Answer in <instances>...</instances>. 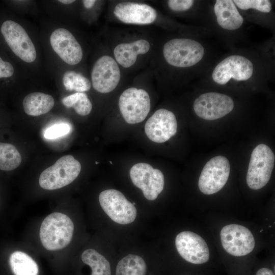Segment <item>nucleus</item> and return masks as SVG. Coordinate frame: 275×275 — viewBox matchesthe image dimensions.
Returning a JSON list of instances; mask_svg holds the SVG:
<instances>
[{"label": "nucleus", "mask_w": 275, "mask_h": 275, "mask_svg": "<svg viewBox=\"0 0 275 275\" xmlns=\"http://www.w3.org/2000/svg\"><path fill=\"white\" fill-rule=\"evenodd\" d=\"M74 224L65 214L54 212L46 216L42 223L39 236L43 246L47 250H60L70 242Z\"/></svg>", "instance_id": "obj_4"}, {"label": "nucleus", "mask_w": 275, "mask_h": 275, "mask_svg": "<svg viewBox=\"0 0 275 275\" xmlns=\"http://www.w3.org/2000/svg\"><path fill=\"white\" fill-rule=\"evenodd\" d=\"M256 275H274L272 271L267 268H262L258 270Z\"/></svg>", "instance_id": "obj_30"}, {"label": "nucleus", "mask_w": 275, "mask_h": 275, "mask_svg": "<svg viewBox=\"0 0 275 275\" xmlns=\"http://www.w3.org/2000/svg\"><path fill=\"white\" fill-rule=\"evenodd\" d=\"M205 22L229 45L243 38L245 18L232 0H216L208 5Z\"/></svg>", "instance_id": "obj_3"}, {"label": "nucleus", "mask_w": 275, "mask_h": 275, "mask_svg": "<svg viewBox=\"0 0 275 275\" xmlns=\"http://www.w3.org/2000/svg\"><path fill=\"white\" fill-rule=\"evenodd\" d=\"M274 154L266 145L261 144L253 150L246 174V183L252 189L258 190L268 182L273 171Z\"/></svg>", "instance_id": "obj_6"}, {"label": "nucleus", "mask_w": 275, "mask_h": 275, "mask_svg": "<svg viewBox=\"0 0 275 275\" xmlns=\"http://www.w3.org/2000/svg\"><path fill=\"white\" fill-rule=\"evenodd\" d=\"M50 43L54 51L66 63L74 65L82 60V48L68 30L60 28L54 30L50 36Z\"/></svg>", "instance_id": "obj_17"}, {"label": "nucleus", "mask_w": 275, "mask_h": 275, "mask_svg": "<svg viewBox=\"0 0 275 275\" xmlns=\"http://www.w3.org/2000/svg\"><path fill=\"white\" fill-rule=\"evenodd\" d=\"M272 73V57L266 50L233 48L211 64L203 80L220 87L248 85L269 80Z\"/></svg>", "instance_id": "obj_1"}, {"label": "nucleus", "mask_w": 275, "mask_h": 275, "mask_svg": "<svg viewBox=\"0 0 275 275\" xmlns=\"http://www.w3.org/2000/svg\"><path fill=\"white\" fill-rule=\"evenodd\" d=\"M202 35L171 39L164 43L162 56L170 67L189 71L191 75H203L213 63L212 51Z\"/></svg>", "instance_id": "obj_2"}, {"label": "nucleus", "mask_w": 275, "mask_h": 275, "mask_svg": "<svg viewBox=\"0 0 275 275\" xmlns=\"http://www.w3.org/2000/svg\"><path fill=\"white\" fill-rule=\"evenodd\" d=\"M175 246L179 255L190 263L200 264L209 260V251L206 242L195 233H179L175 238Z\"/></svg>", "instance_id": "obj_16"}, {"label": "nucleus", "mask_w": 275, "mask_h": 275, "mask_svg": "<svg viewBox=\"0 0 275 275\" xmlns=\"http://www.w3.org/2000/svg\"><path fill=\"white\" fill-rule=\"evenodd\" d=\"M98 162H96L95 163H98Z\"/></svg>", "instance_id": "obj_33"}, {"label": "nucleus", "mask_w": 275, "mask_h": 275, "mask_svg": "<svg viewBox=\"0 0 275 275\" xmlns=\"http://www.w3.org/2000/svg\"><path fill=\"white\" fill-rule=\"evenodd\" d=\"M80 170V162L72 155L63 156L41 173L39 185L47 190L61 188L72 182L77 177Z\"/></svg>", "instance_id": "obj_5"}, {"label": "nucleus", "mask_w": 275, "mask_h": 275, "mask_svg": "<svg viewBox=\"0 0 275 275\" xmlns=\"http://www.w3.org/2000/svg\"><path fill=\"white\" fill-rule=\"evenodd\" d=\"M150 48L149 41L141 39L119 44L114 49V54L117 63L123 67L129 68L135 63L138 54L146 53Z\"/></svg>", "instance_id": "obj_20"}, {"label": "nucleus", "mask_w": 275, "mask_h": 275, "mask_svg": "<svg viewBox=\"0 0 275 275\" xmlns=\"http://www.w3.org/2000/svg\"><path fill=\"white\" fill-rule=\"evenodd\" d=\"M59 2L65 5L72 4L75 2L74 0H59Z\"/></svg>", "instance_id": "obj_32"}, {"label": "nucleus", "mask_w": 275, "mask_h": 275, "mask_svg": "<svg viewBox=\"0 0 275 275\" xmlns=\"http://www.w3.org/2000/svg\"><path fill=\"white\" fill-rule=\"evenodd\" d=\"M54 104V100L51 95L38 92L28 94L22 101L25 113L32 116H38L49 112Z\"/></svg>", "instance_id": "obj_21"}, {"label": "nucleus", "mask_w": 275, "mask_h": 275, "mask_svg": "<svg viewBox=\"0 0 275 275\" xmlns=\"http://www.w3.org/2000/svg\"><path fill=\"white\" fill-rule=\"evenodd\" d=\"M146 270V263L142 257L129 254L118 262L116 275H145Z\"/></svg>", "instance_id": "obj_23"}, {"label": "nucleus", "mask_w": 275, "mask_h": 275, "mask_svg": "<svg viewBox=\"0 0 275 275\" xmlns=\"http://www.w3.org/2000/svg\"><path fill=\"white\" fill-rule=\"evenodd\" d=\"M177 122L174 114L166 108H160L148 119L145 125L147 136L152 142L162 143L175 135Z\"/></svg>", "instance_id": "obj_15"}, {"label": "nucleus", "mask_w": 275, "mask_h": 275, "mask_svg": "<svg viewBox=\"0 0 275 275\" xmlns=\"http://www.w3.org/2000/svg\"><path fill=\"white\" fill-rule=\"evenodd\" d=\"M113 13L118 19L127 24H149L157 17V13L153 7L135 2L119 3L114 8Z\"/></svg>", "instance_id": "obj_18"}, {"label": "nucleus", "mask_w": 275, "mask_h": 275, "mask_svg": "<svg viewBox=\"0 0 275 275\" xmlns=\"http://www.w3.org/2000/svg\"><path fill=\"white\" fill-rule=\"evenodd\" d=\"M244 17L249 21L269 28L274 26L273 3L269 0H234Z\"/></svg>", "instance_id": "obj_19"}, {"label": "nucleus", "mask_w": 275, "mask_h": 275, "mask_svg": "<svg viewBox=\"0 0 275 275\" xmlns=\"http://www.w3.org/2000/svg\"><path fill=\"white\" fill-rule=\"evenodd\" d=\"M230 172L228 159L223 156H215L204 166L198 181L200 190L206 195L219 191L227 183Z\"/></svg>", "instance_id": "obj_11"}, {"label": "nucleus", "mask_w": 275, "mask_h": 275, "mask_svg": "<svg viewBox=\"0 0 275 275\" xmlns=\"http://www.w3.org/2000/svg\"><path fill=\"white\" fill-rule=\"evenodd\" d=\"M224 250L234 256H243L250 253L255 245L252 232L246 227L238 224L225 226L220 233Z\"/></svg>", "instance_id": "obj_13"}, {"label": "nucleus", "mask_w": 275, "mask_h": 275, "mask_svg": "<svg viewBox=\"0 0 275 275\" xmlns=\"http://www.w3.org/2000/svg\"><path fill=\"white\" fill-rule=\"evenodd\" d=\"M81 259L91 268V275H111L109 262L95 250H85L81 255Z\"/></svg>", "instance_id": "obj_24"}, {"label": "nucleus", "mask_w": 275, "mask_h": 275, "mask_svg": "<svg viewBox=\"0 0 275 275\" xmlns=\"http://www.w3.org/2000/svg\"><path fill=\"white\" fill-rule=\"evenodd\" d=\"M234 105L231 96L219 92H207L195 99L193 109L199 118L212 121L229 114L234 109Z\"/></svg>", "instance_id": "obj_8"}, {"label": "nucleus", "mask_w": 275, "mask_h": 275, "mask_svg": "<svg viewBox=\"0 0 275 275\" xmlns=\"http://www.w3.org/2000/svg\"><path fill=\"white\" fill-rule=\"evenodd\" d=\"M11 268L14 275H38V266L36 262L26 253L16 251L9 259Z\"/></svg>", "instance_id": "obj_22"}, {"label": "nucleus", "mask_w": 275, "mask_h": 275, "mask_svg": "<svg viewBox=\"0 0 275 275\" xmlns=\"http://www.w3.org/2000/svg\"><path fill=\"white\" fill-rule=\"evenodd\" d=\"M63 82L68 91L84 93L89 91L91 87V82L89 79L74 71H68L64 74Z\"/></svg>", "instance_id": "obj_27"}, {"label": "nucleus", "mask_w": 275, "mask_h": 275, "mask_svg": "<svg viewBox=\"0 0 275 275\" xmlns=\"http://www.w3.org/2000/svg\"><path fill=\"white\" fill-rule=\"evenodd\" d=\"M21 161V156L14 145L0 142V170H13L20 165Z\"/></svg>", "instance_id": "obj_25"}, {"label": "nucleus", "mask_w": 275, "mask_h": 275, "mask_svg": "<svg viewBox=\"0 0 275 275\" xmlns=\"http://www.w3.org/2000/svg\"><path fill=\"white\" fill-rule=\"evenodd\" d=\"M133 184L142 190L148 200H155L163 189L164 179L161 171L147 163H138L130 170Z\"/></svg>", "instance_id": "obj_12"}, {"label": "nucleus", "mask_w": 275, "mask_h": 275, "mask_svg": "<svg viewBox=\"0 0 275 275\" xmlns=\"http://www.w3.org/2000/svg\"><path fill=\"white\" fill-rule=\"evenodd\" d=\"M99 201L105 213L118 224H130L136 218L135 206L119 190L109 189L102 191L99 195Z\"/></svg>", "instance_id": "obj_9"}, {"label": "nucleus", "mask_w": 275, "mask_h": 275, "mask_svg": "<svg viewBox=\"0 0 275 275\" xmlns=\"http://www.w3.org/2000/svg\"><path fill=\"white\" fill-rule=\"evenodd\" d=\"M62 102L68 108H73L75 112L80 116L89 115L92 108L91 101L87 94L82 92H76L65 97Z\"/></svg>", "instance_id": "obj_26"}, {"label": "nucleus", "mask_w": 275, "mask_h": 275, "mask_svg": "<svg viewBox=\"0 0 275 275\" xmlns=\"http://www.w3.org/2000/svg\"><path fill=\"white\" fill-rule=\"evenodd\" d=\"M91 76L93 88L99 93H107L118 86L121 78V72L116 60L109 56L104 55L95 63Z\"/></svg>", "instance_id": "obj_14"}, {"label": "nucleus", "mask_w": 275, "mask_h": 275, "mask_svg": "<svg viewBox=\"0 0 275 275\" xmlns=\"http://www.w3.org/2000/svg\"><path fill=\"white\" fill-rule=\"evenodd\" d=\"M1 32L13 52L23 61L33 62L37 58L35 45L24 29L11 20L4 21Z\"/></svg>", "instance_id": "obj_10"}, {"label": "nucleus", "mask_w": 275, "mask_h": 275, "mask_svg": "<svg viewBox=\"0 0 275 275\" xmlns=\"http://www.w3.org/2000/svg\"><path fill=\"white\" fill-rule=\"evenodd\" d=\"M119 107L126 122L134 124L143 121L151 107L150 96L145 90L132 87L120 95Z\"/></svg>", "instance_id": "obj_7"}, {"label": "nucleus", "mask_w": 275, "mask_h": 275, "mask_svg": "<svg viewBox=\"0 0 275 275\" xmlns=\"http://www.w3.org/2000/svg\"><path fill=\"white\" fill-rule=\"evenodd\" d=\"M14 73L12 65L9 62L4 61L0 57V78L12 76Z\"/></svg>", "instance_id": "obj_29"}, {"label": "nucleus", "mask_w": 275, "mask_h": 275, "mask_svg": "<svg viewBox=\"0 0 275 275\" xmlns=\"http://www.w3.org/2000/svg\"><path fill=\"white\" fill-rule=\"evenodd\" d=\"M70 129V126L67 124H55L46 130L44 136L46 139H54L67 134Z\"/></svg>", "instance_id": "obj_28"}, {"label": "nucleus", "mask_w": 275, "mask_h": 275, "mask_svg": "<svg viewBox=\"0 0 275 275\" xmlns=\"http://www.w3.org/2000/svg\"><path fill=\"white\" fill-rule=\"evenodd\" d=\"M96 2L95 0H84L82 3L86 8L90 9L93 7Z\"/></svg>", "instance_id": "obj_31"}]
</instances>
